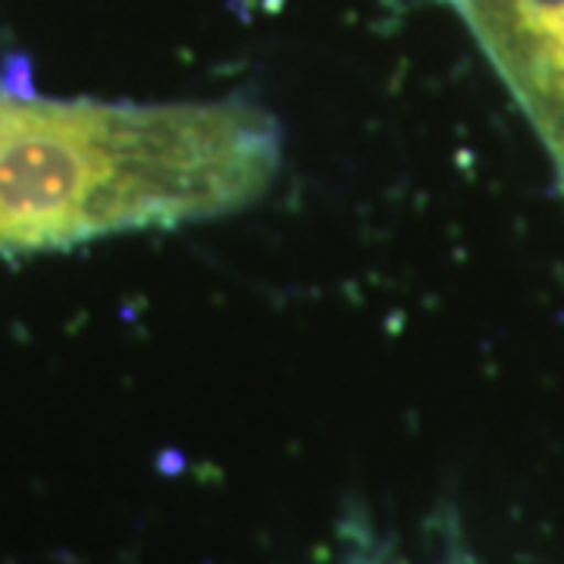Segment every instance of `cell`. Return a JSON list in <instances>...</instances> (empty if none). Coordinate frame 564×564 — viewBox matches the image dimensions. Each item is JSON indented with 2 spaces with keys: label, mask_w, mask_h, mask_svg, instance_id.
Listing matches in <instances>:
<instances>
[{
  "label": "cell",
  "mask_w": 564,
  "mask_h": 564,
  "mask_svg": "<svg viewBox=\"0 0 564 564\" xmlns=\"http://www.w3.org/2000/svg\"><path fill=\"white\" fill-rule=\"evenodd\" d=\"M280 166L242 101L104 107L0 95V251L210 220L258 202Z\"/></svg>",
  "instance_id": "obj_1"
}]
</instances>
